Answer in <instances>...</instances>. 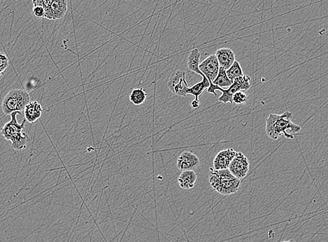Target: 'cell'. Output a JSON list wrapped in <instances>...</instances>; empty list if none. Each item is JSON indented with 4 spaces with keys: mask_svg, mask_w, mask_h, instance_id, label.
I'll use <instances>...</instances> for the list:
<instances>
[{
    "mask_svg": "<svg viewBox=\"0 0 328 242\" xmlns=\"http://www.w3.org/2000/svg\"><path fill=\"white\" fill-rule=\"evenodd\" d=\"M293 113L286 111L283 114H271L266 119V133L270 139L276 140L284 136L286 138L294 139L293 134L300 132L301 129L299 125L292 122Z\"/></svg>",
    "mask_w": 328,
    "mask_h": 242,
    "instance_id": "1",
    "label": "cell"
},
{
    "mask_svg": "<svg viewBox=\"0 0 328 242\" xmlns=\"http://www.w3.org/2000/svg\"><path fill=\"white\" fill-rule=\"evenodd\" d=\"M18 114H21V113L16 112L11 114V120L5 123L0 130L1 135L11 142V147L15 151H20L27 148L30 139L29 136L23 132L26 121H23L22 123H18Z\"/></svg>",
    "mask_w": 328,
    "mask_h": 242,
    "instance_id": "2",
    "label": "cell"
},
{
    "mask_svg": "<svg viewBox=\"0 0 328 242\" xmlns=\"http://www.w3.org/2000/svg\"><path fill=\"white\" fill-rule=\"evenodd\" d=\"M209 182L217 193L224 196L236 193L241 185V180L232 175L228 169L216 170L210 167Z\"/></svg>",
    "mask_w": 328,
    "mask_h": 242,
    "instance_id": "3",
    "label": "cell"
},
{
    "mask_svg": "<svg viewBox=\"0 0 328 242\" xmlns=\"http://www.w3.org/2000/svg\"><path fill=\"white\" fill-rule=\"evenodd\" d=\"M30 102V96L23 89H13L6 94L1 102V110L4 115H11L13 112H23L25 107Z\"/></svg>",
    "mask_w": 328,
    "mask_h": 242,
    "instance_id": "4",
    "label": "cell"
},
{
    "mask_svg": "<svg viewBox=\"0 0 328 242\" xmlns=\"http://www.w3.org/2000/svg\"><path fill=\"white\" fill-rule=\"evenodd\" d=\"M219 69V64L215 54L209 56L199 65L200 72L203 73V75L206 76L207 79L209 81L210 86L207 89L209 93L214 94L215 96L217 95L216 91H219L220 89H222L213 84V81L218 75Z\"/></svg>",
    "mask_w": 328,
    "mask_h": 242,
    "instance_id": "5",
    "label": "cell"
},
{
    "mask_svg": "<svg viewBox=\"0 0 328 242\" xmlns=\"http://www.w3.org/2000/svg\"><path fill=\"white\" fill-rule=\"evenodd\" d=\"M251 77L248 75L240 76L233 81L232 85L228 89H220V92H222L221 96L218 98V101L224 104H233V96L238 91H248L251 88Z\"/></svg>",
    "mask_w": 328,
    "mask_h": 242,
    "instance_id": "6",
    "label": "cell"
},
{
    "mask_svg": "<svg viewBox=\"0 0 328 242\" xmlns=\"http://www.w3.org/2000/svg\"><path fill=\"white\" fill-rule=\"evenodd\" d=\"M249 169V160L241 152H236V155L228 167L230 173L240 180L247 176Z\"/></svg>",
    "mask_w": 328,
    "mask_h": 242,
    "instance_id": "7",
    "label": "cell"
},
{
    "mask_svg": "<svg viewBox=\"0 0 328 242\" xmlns=\"http://www.w3.org/2000/svg\"><path fill=\"white\" fill-rule=\"evenodd\" d=\"M169 89L173 93L180 97L188 95L187 92L189 89L188 83L185 79L184 71L179 70L172 74L167 83Z\"/></svg>",
    "mask_w": 328,
    "mask_h": 242,
    "instance_id": "8",
    "label": "cell"
},
{
    "mask_svg": "<svg viewBox=\"0 0 328 242\" xmlns=\"http://www.w3.org/2000/svg\"><path fill=\"white\" fill-rule=\"evenodd\" d=\"M68 9L67 0H52L45 11L44 18L49 20L61 19L65 16Z\"/></svg>",
    "mask_w": 328,
    "mask_h": 242,
    "instance_id": "9",
    "label": "cell"
},
{
    "mask_svg": "<svg viewBox=\"0 0 328 242\" xmlns=\"http://www.w3.org/2000/svg\"><path fill=\"white\" fill-rule=\"evenodd\" d=\"M200 159L193 152L184 151L177 159V167L182 171L194 170L200 165Z\"/></svg>",
    "mask_w": 328,
    "mask_h": 242,
    "instance_id": "10",
    "label": "cell"
},
{
    "mask_svg": "<svg viewBox=\"0 0 328 242\" xmlns=\"http://www.w3.org/2000/svg\"><path fill=\"white\" fill-rule=\"evenodd\" d=\"M236 151L233 149L220 151L214 157L213 165L216 170H226L229 167L232 160L236 155Z\"/></svg>",
    "mask_w": 328,
    "mask_h": 242,
    "instance_id": "11",
    "label": "cell"
},
{
    "mask_svg": "<svg viewBox=\"0 0 328 242\" xmlns=\"http://www.w3.org/2000/svg\"><path fill=\"white\" fill-rule=\"evenodd\" d=\"M43 111L44 109L41 107V104L37 101H30L23 110L25 120L29 123H34L40 119Z\"/></svg>",
    "mask_w": 328,
    "mask_h": 242,
    "instance_id": "12",
    "label": "cell"
},
{
    "mask_svg": "<svg viewBox=\"0 0 328 242\" xmlns=\"http://www.w3.org/2000/svg\"><path fill=\"white\" fill-rule=\"evenodd\" d=\"M216 56L220 67L228 70L235 61L234 51L229 48H221L217 50Z\"/></svg>",
    "mask_w": 328,
    "mask_h": 242,
    "instance_id": "13",
    "label": "cell"
},
{
    "mask_svg": "<svg viewBox=\"0 0 328 242\" xmlns=\"http://www.w3.org/2000/svg\"><path fill=\"white\" fill-rule=\"evenodd\" d=\"M198 175L194 170L183 171L179 177L177 182L182 189L190 190L195 187Z\"/></svg>",
    "mask_w": 328,
    "mask_h": 242,
    "instance_id": "14",
    "label": "cell"
},
{
    "mask_svg": "<svg viewBox=\"0 0 328 242\" xmlns=\"http://www.w3.org/2000/svg\"><path fill=\"white\" fill-rule=\"evenodd\" d=\"M201 54L200 51L197 48H195L190 51L188 58V67L192 72L197 73L199 75L203 76V73L199 69L200 65V59Z\"/></svg>",
    "mask_w": 328,
    "mask_h": 242,
    "instance_id": "15",
    "label": "cell"
},
{
    "mask_svg": "<svg viewBox=\"0 0 328 242\" xmlns=\"http://www.w3.org/2000/svg\"><path fill=\"white\" fill-rule=\"evenodd\" d=\"M209 81L207 79L206 76H203V80L200 81V82L195 84V85L192 86V87H189L187 94H191V95L195 97V99L199 100V97L203 94L204 91L209 87Z\"/></svg>",
    "mask_w": 328,
    "mask_h": 242,
    "instance_id": "16",
    "label": "cell"
},
{
    "mask_svg": "<svg viewBox=\"0 0 328 242\" xmlns=\"http://www.w3.org/2000/svg\"><path fill=\"white\" fill-rule=\"evenodd\" d=\"M147 94L144 89H135L131 91L130 94V101L136 106L142 105L147 99Z\"/></svg>",
    "mask_w": 328,
    "mask_h": 242,
    "instance_id": "17",
    "label": "cell"
},
{
    "mask_svg": "<svg viewBox=\"0 0 328 242\" xmlns=\"http://www.w3.org/2000/svg\"><path fill=\"white\" fill-rule=\"evenodd\" d=\"M232 84H233V82L228 79V76H227L226 70L223 68L220 67L218 75H217L214 81H213V84L222 88V89H223V88L228 89L232 85Z\"/></svg>",
    "mask_w": 328,
    "mask_h": 242,
    "instance_id": "18",
    "label": "cell"
},
{
    "mask_svg": "<svg viewBox=\"0 0 328 242\" xmlns=\"http://www.w3.org/2000/svg\"><path fill=\"white\" fill-rule=\"evenodd\" d=\"M226 74L228 76V79H230L232 82H233L235 79L244 75L243 72L242 68H241V64L238 61L235 60L233 63V65L231 66L226 70Z\"/></svg>",
    "mask_w": 328,
    "mask_h": 242,
    "instance_id": "19",
    "label": "cell"
},
{
    "mask_svg": "<svg viewBox=\"0 0 328 242\" xmlns=\"http://www.w3.org/2000/svg\"><path fill=\"white\" fill-rule=\"evenodd\" d=\"M247 99V96L242 91H238L233 96V103L238 104V105L246 103Z\"/></svg>",
    "mask_w": 328,
    "mask_h": 242,
    "instance_id": "20",
    "label": "cell"
},
{
    "mask_svg": "<svg viewBox=\"0 0 328 242\" xmlns=\"http://www.w3.org/2000/svg\"><path fill=\"white\" fill-rule=\"evenodd\" d=\"M9 65V58L4 53L0 52V70L4 72Z\"/></svg>",
    "mask_w": 328,
    "mask_h": 242,
    "instance_id": "21",
    "label": "cell"
},
{
    "mask_svg": "<svg viewBox=\"0 0 328 242\" xmlns=\"http://www.w3.org/2000/svg\"><path fill=\"white\" fill-rule=\"evenodd\" d=\"M32 14L36 18H44L45 9L41 6H33Z\"/></svg>",
    "mask_w": 328,
    "mask_h": 242,
    "instance_id": "22",
    "label": "cell"
},
{
    "mask_svg": "<svg viewBox=\"0 0 328 242\" xmlns=\"http://www.w3.org/2000/svg\"><path fill=\"white\" fill-rule=\"evenodd\" d=\"M52 0H32L33 6H41L45 11L49 8Z\"/></svg>",
    "mask_w": 328,
    "mask_h": 242,
    "instance_id": "23",
    "label": "cell"
},
{
    "mask_svg": "<svg viewBox=\"0 0 328 242\" xmlns=\"http://www.w3.org/2000/svg\"><path fill=\"white\" fill-rule=\"evenodd\" d=\"M190 106H191V107L194 109H198L199 106H200V101L196 100V99H193V100L192 101L191 103H190Z\"/></svg>",
    "mask_w": 328,
    "mask_h": 242,
    "instance_id": "24",
    "label": "cell"
},
{
    "mask_svg": "<svg viewBox=\"0 0 328 242\" xmlns=\"http://www.w3.org/2000/svg\"><path fill=\"white\" fill-rule=\"evenodd\" d=\"M296 242L295 241V240H287V241H283V242Z\"/></svg>",
    "mask_w": 328,
    "mask_h": 242,
    "instance_id": "25",
    "label": "cell"
},
{
    "mask_svg": "<svg viewBox=\"0 0 328 242\" xmlns=\"http://www.w3.org/2000/svg\"><path fill=\"white\" fill-rule=\"evenodd\" d=\"M4 72H3L2 71L0 70V77L4 74Z\"/></svg>",
    "mask_w": 328,
    "mask_h": 242,
    "instance_id": "26",
    "label": "cell"
}]
</instances>
